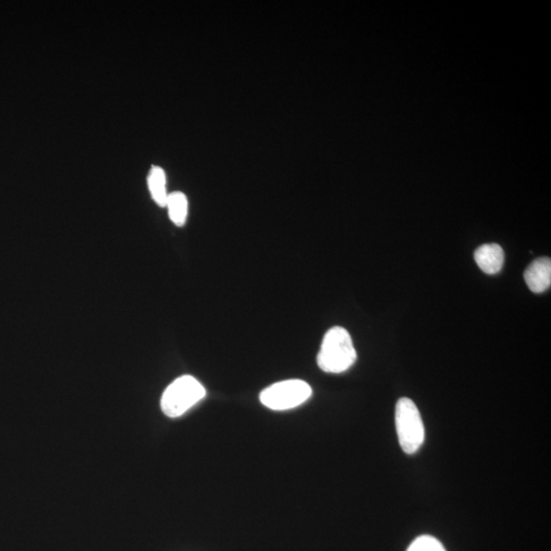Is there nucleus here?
Segmentation results:
<instances>
[{
  "label": "nucleus",
  "mask_w": 551,
  "mask_h": 551,
  "mask_svg": "<svg viewBox=\"0 0 551 551\" xmlns=\"http://www.w3.org/2000/svg\"><path fill=\"white\" fill-rule=\"evenodd\" d=\"M395 427L403 451L417 453L425 439V428L417 405L410 398H401L395 406Z\"/></svg>",
  "instance_id": "f03ea898"
},
{
  "label": "nucleus",
  "mask_w": 551,
  "mask_h": 551,
  "mask_svg": "<svg viewBox=\"0 0 551 551\" xmlns=\"http://www.w3.org/2000/svg\"><path fill=\"white\" fill-rule=\"evenodd\" d=\"M474 257L479 268L488 275L497 274L505 264L504 250L496 243L482 245Z\"/></svg>",
  "instance_id": "423d86ee"
},
{
  "label": "nucleus",
  "mask_w": 551,
  "mask_h": 551,
  "mask_svg": "<svg viewBox=\"0 0 551 551\" xmlns=\"http://www.w3.org/2000/svg\"><path fill=\"white\" fill-rule=\"evenodd\" d=\"M169 219L176 226H183L189 216V200L182 192L168 194L167 206Z\"/></svg>",
  "instance_id": "6e6552de"
},
{
  "label": "nucleus",
  "mask_w": 551,
  "mask_h": 551,
  "mask_svg": "<svg viewBox=\"0 0 551 551\" xmlns=\"http://www.w3.org/2000/svg\"><path fill=\"white\" fill-rule=\"evenodd\" d=\"M352 339L349 331L342 327L331 328L321 342L318 364L321 371L341 374L357 361Z\"/></svg>",
  "instance_id": "f257e3e1"
},
{
  "label": "nucleus",
  "mask_w": 551,
  "mask_h": 551,
  "mask_svg": "<svg viewBox=\"0 0 551 551\" xmlns=\"http://www.w3.org/2000/svg\"><path fill=\"white\" fill-rule=\"evenodd\" d=\"M311 393L312 390L307 383L292 379L270 385L260 393V398L270 410L287 411L307 402Z\"/></svg>",
  "instance_id": "20e7f679"
},
{
  "label": "nucleus",
  "mask_w": 551,
  "mask_h": 551,
  "mask_svg": "<svg viewBox=\"0 0 551 551\" xmlns=\"http://www.w3.org/2000/svg\"><path fill=\"white\" fill-rule=\"evenodd\" d=\"M148 189L152 199L159 207H166L168 194L167 192V178L162 168L152 167L148 178Z\"/></svg>",
  "instance_id": "0eeeda50"
},
{
  "label": "nucleus",
  "mask_w": 551,
  "mask_h": 551,
  "mask_svg": "<svg viewBox=\"0 0 551 551\" xmlns=\"http://www.w3.org/2000/svg\"><path fill=\"white\" fill-rule=\"evenodd\" d=\"M525 281L534 293H542L549 290L551 285V260L549 258H540L525 270Z\"/></svg>",
  "instance_id": "39448f33"
},
{
  "label": "nucleus",
  "mask_w": 551,
  "mask_h": 551,
  "mask_svg": "<svg viewBox=\"0 0 551 551\" xmlns=\"http://www.w3.org/2000/svg\"><path fill=\"white\" fill-rule=\"evenodd\" d=\"M206 393L199 381L192 376H182L166 389L160 405L168 417L178 418L203 400Z\"/></svg>",
  "instance_id": "7ed1b4c3"
},
{
  "label": "nucleus",
  "mask_w": 551,
  "mask_h": 551,
  "mask_svg": "<svg viewBox=\"0 0 551 551\" xmlns=\"http://www.w3.org/2000/svg\"><path fill=\"white\" fill-rule=\"evenodd\" d=\"M406 551H446L443 544L434 536H423L415 538Z\"/></svg>",
  "instance_id": "1a4fd4ad"
}]
</instances>
